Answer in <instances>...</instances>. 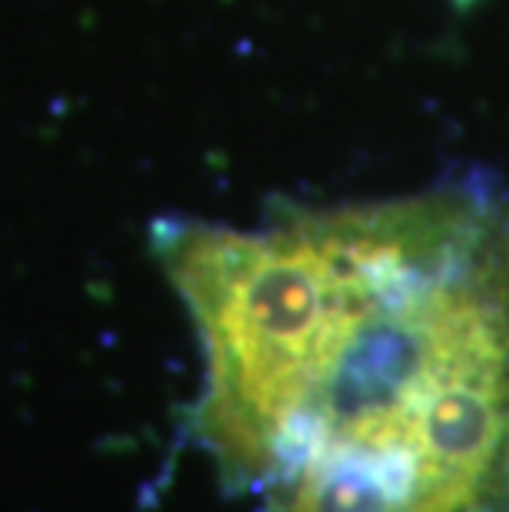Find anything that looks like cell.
<instances>
[{
    "instance_id": "1",
    "label": "cell",
    "mask_w": 509,
    "mask_h": 512,
    "mask_svg": "<svg viewBox=\"0 0 509 512\" xmlns=\"http://www.w3.org/2000/svg\"><path fill=\"white\" fill-rule=\"evenodd\" d=\"M192 437L258 512H509V199L440 185L268 228L166 222Z\"/></svg>"
}]
</instances>
